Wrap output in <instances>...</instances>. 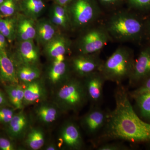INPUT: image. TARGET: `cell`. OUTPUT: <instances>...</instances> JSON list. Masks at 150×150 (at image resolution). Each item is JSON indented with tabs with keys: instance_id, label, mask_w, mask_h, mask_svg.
I'll return each mask as SVG.
<instances>
[{
	"instance_id": "277c9868",
	"label": "cell",
	"mask_w": 150,
	"mask_h": 150,
	"mask_svg": "<svg viewBox=\"0 0 150 150\" xmlns=\"http://www.w3.org/2000/svg\"><path fill=\"white\" fill-rule=\"evenodd\" d=\"M57 98L66 111H76L88 101L83 81L69 78L63 82L58 90Z\"/></svg>"
},
{
	"instance_id": "60d3db41",
	"label": "cell",
	"mask_w": 150,
	"mask_h": 150,
	"mask_svg": "<svg viewBox=\"0 0 150 150\" xmlns=\"http://www.w3.org/2000/svg\"><path fill=\"white\" fill-rule=\"evenodd\" d=\"M5 0H0V5L4 2Z\"/></svg>"
},
{
	"instance_id": "d6986e66",
	"label": "cell",
	"mask_w": 150,
	"mask_h": 150,
	"mask_svg": "<svg viewBox=\"0 0 150 150\" xmlns=\"http://www.w3.org/2000/svg\"><path fill=\"white\" fill-rule=\"evenodd\" d=\"M21 7L27 16L33 19L42 13L45 4L42 0H22Z\"/></svg>"
},
{
	"instance_id": "d6a6232c",
	"label": "cell",
	"mask_w": 150,
	"mask_h": 150,
	"mask_svg": "<svg viewBox=\"0 0 150 150\" xmlns=\"http://www.w3.org/2000/svg\"><path fill=\"white\" fill-rule=\"evenodd\" d=\"M14 145L8 139L0 137V149L2 150H13Z\"/></svg>"
},
{
	"instance_id": "ba28073f",
	"label": "cell",
	"mask_w": 150,
	"mask_h": 150,
	"mask_svg": "<svg viewBox=\"0 0 150 150\" xmlns=\"http://www.w3.org/2000/svg\"><path fill=\"white\" fill-rule=\"evenodd\" d=\"M98 54H81L76 56L71 62L73 71L79 77L83 78L99 71L103 62Z\"/></svg>"
},
{
	"instance_id": "cb8c5ba5",
	"label": "cell",
	"mask_w": 150,
	"mask_h": 150,
	"mask_svg": "<svg viewBox=\"0 0 150 150\" xmlns=\"http://www.w3.org/2000/svg\"><path fill=\"white\" fill-rule=\"evenodd\" d=\"M26 142L28 146L31 149H40L45 143L43 132L40 129H33L28 135Z\"/></svg>"
},
{
	"instance_id": "e0dca14e",
	"label": "cell",
	"mask_w": 150,
	"mask_h": 150,
	"mask_svg": "<svg viewBox=\"0 0 150 150\" xmlns=\"http://www.w3.org/2000/svg\"><path fill=\"white\" fill-rule=\"evenodd\" d=\"M24 88L23 103L30 104L40 100L43 95L42 85L36 80L27 83Z\"/></svg>"
},
{
	"instance_id": "44dd1931",
	"label": "cell",
	"mask_w": 150,
	"mask_h": 150,
	"mask_svg": "<svg viewBox=\"0 0 150 150\" xmlns=\"http://www.w3.org/2000/svg\"><path fill=\"white\" fill-rule=\"evenodd\" d=\"M11 102L17 109H21L23 105L24 88L18 84H10L6 87Z\"/></svg>"
},
{
	"instance_id": "5b68a950",
	"label": "cell",
	"mask_w": 150,
	"mask_h": 150,
	"mask_svg": "<svg viewBox=\"0 0 150 150\" xmlns=\"http://www.w3.org/2000/svg\"><path fill=\"white\" fill-rule=\"evenodd\" d=\"M70 3L71 5L68 9L70 21L76 27L91 24L100 14L92 0H71Z\"/></svg>"
},
{
	"instance_id": "4fadbf2b",
	"label": "cell",
	"mask_w": 150,
	"mask_h": 150,
	"mask_svg": "<svg viewBox=\"0 0 150 150\" xmlns=\"http://www.w3.org/2000/svg\"><path fill=\"white\" fill-rule=\"evenodd\" d=\"M19 59L25 65L36 64L39 59V53L33 40L21 41L17 50Z\"/></svg>"
},
{
	"instance_id": "ffe728a7",
	"label": "cell",
	"mask_w": 150,
	"mask_h": 150,
	"mask_svg": "<svg viewBox=\"0 0 150 150\" xmlns=\"http://www.w3.org/2000/svg\"><path fill=\"white\" fill-rule=\"evenodd\" d=\"M68 72L69 67L65 61L61 63L54 62L48 73V77L53 83H56L62 80H67L70 78Z\"/></svg>"
},
{
	"instance_id": "1f68e13d",
	"label": "cell",
	"mask_w": 150,
	"mask_h": 150,
	"mask_svg": "<svg viewBox=\"0 0 150 150\" xmlns=\"http://www.w3.org/2000/svg\"><path fill=\"white\" fill-rule=\"evenodd\" d=\"M131 4L137 8H148L150 6V0H129Z\"/></svg>"
},
{
	"instance_id": "83f0119b",
	"label": "cell",
	"mask_w": 150,
	"mask_h": 150,
	"mask_svg": "<svg viewBox=\"0 0 150 150\" xmlns=\"http://www.w3.org/2000/svg\"><path fill=\"white\" fill-rule=\"evenodd\" d=\"M97 149L98 150H128L129 148L127 146L120 143H108L99 146Z\"/></svg>"
},
{
	"instance_id": "ab89813d",
	"label": "cell",
	"mask_w": 150,
	"mask_h": 150,
	"mask_svg": "<svg viewBox=\"0 0 150 150\" xmlns=\"http://www.w3.org/2000/svg\"><path fill=\"white\" fill-rule=\"evenodd\" d=\"M148 24L146 25V31L147 32V33L148 35H149V36L150 38V20L149 22L148 23Z\"/></svg>"
},
{
	"instance_id": "b9f144b4",
	"label": "cell",
	"mask_w": 150,
	"mask_h": 150,
	"mask_svg": "<svg viewBox=\"0 0 150 150\" xmlns=\"http://www.w3.org/2000/svg\"><path fill=\"white\" fill-rule=\"evenodd\" d=\"M3 17V16H2L0 14V19L2 18Z\"/></svg>"
},
{
	"instance_id": "7c38bea8",
	"label": "cell",
	"mask_w": 150,
	"mask_h": 150,
	"mask_svg": "<svg viewBox=\"0 0 150 150\" xmlns=\"http://www.w3.org/2000/svg\"><path fill=\"white\" fill-rule=\"evenodd\" d=\"M0 77L10 84L18 83V79L12 60L5 50H0Z\"/></svg>"
},
{
	"instance_id": "7a4b0ae2",
	"label": "cell",
	"mask_w": 150,
	"mask_h": 150,
	"mask_svg": "<svg viewBox=\"0 0 150 150\" xmlns=\"http://www.w3.org/2000/svg\"><path fill=\"white\" fill-rule=\"evenodd\" d=\"M105 28L110 38L125 42L139 39L144 31L145 25L134 14L119 12L110 18Z\"/></svg>"
},
{
	"instance_id": "9c48e42d",
	"label": "cell",
	"mask_w": 150,
	"mask_h": 150,
	"mask_svg": "<svg viewBox=\"0 0 150 150\" xmlns=\"http://www.w3.org/2000/svg\"><path fill=\"white\" fill-rule=\"evenodd\" d=\"M83 79L88 101L92 105H100L103 99V87L106 81L98 71L86 76Z\"/></svg>"
},
{
	"instance_id": "f546056e",
	"label": "cell",
	"mask_w": 150,
	"mask_h": 150,
	"mask_svg": "<svg viewBox=\"0 0 150 150\" xmlns=\"http://www.w3.org/2000/svg\"><path fill=\"white\" fill-rule=\"evenodd\" d=\"M66 7L59 5L56 4V5H55L53 8V13L57 16L66 19L70 21L69 12L68 9H67Z\"/></svg>"
},
{
	"instance_id": "2e32d148",
	"label": "cell",
	"mask_w": 150,
	"mask_h": 150,
	"mask_svg": "<svg viewBox=\"0 0 150 150\" xmlns=\"http://www.w3.org/2000/svg\"><path fill=\"white\" fill-rule=\"evenodd\" d=\"M36 36L38 41L46 44L56 35V30L52 23L41 20L35 25Z\"/></svg>"
},
{
	"instance_id": "8992f818",
	"label": "cell",
	"mask_w": 150,
	"mask_h": 150,
	"mask_svg": "<svg viewBox=\"0 0 150 150\" xmlns=\"http://www.w3.org/2000/svg\"><path fill=\"white\" fill-rule=\"evenodd\" d=\"M110 38L105 27L98 26L89 30L80 40L79 50L81 54H98L107 45Z\"/></svg>"
},
{
	"instance_id": "836d02e7",
	"label": "cell",
	"mask_w": 150,
	"mask_h": 150,
	"mask_svg": "<svg viewBox=\"0 0 150 150\" xmlns=\"http://www.w3.org/2000/svg\"><path fill=\"white\" fill-rule=\"evenodd\" d=\"M6 40V38L0 33V50L6 49L7 45Z\"/></svg>"
},
{
	"instance_id": "7402d4cb",
	"label": "cell",
	"mask_w": 150,
	"mask_h": 150,
	"mask_svg": "<svg viewBox=\"0 0 150 150\" xmlns=\"http://www.w3.org/2000/svg\"><path fill=\"white\" fill-rule=\"evenodd\" d=\"M5 18L0 19V33L11 42L16 37L17 21L11 17Z\"/></svg>"
},
{
	"instance_id": "3957f363",
	"label": "cell",
	"mask_w": 150,
	"mask_h": 150,
	"mask_svg": "<svg viewBox=\"0 0 150 150\" xmlns=\"http://www.w3.org/2000/svg\"><path fill=\"white\" fill-rule=\"evenodd\" d=\"M134 62L133 51L127 47L121 46L103 62L98 71L105 81L120 84L123 81L129 79L133 71Z\"/></svg>"
},
{
	"instance_id": "4dcf8cb0",
	"label": "cell",
	"mask_w": 150,
	"mask_h": 150,
	"mask_svg": "<svg viewBox=\"0 0 150 150\" xmlns=\"http://www.w3.org/2000/svg\"><path fill=\"white\" fill-rule=\"evenodd\" d=\"M51 19L52 23L57 25L64 27H67V25L69 22L68 20L57 16L54 13L52 14Z\"/></svg>"
},
{
	"instance_id": "8fae6325",
	"label": "cell",
	"mask_w": 150,
	"mask_h": 150,
	"mask_svg": "<svg viewBox=\"0 0 150 150\" xmlns=\"http://www.w3.org/2000/svg\"><path fill=\"white\" fill-rule=\"evenodd\" d=\"M60 140L61 145L70 149H81L84 146L79 128L72 121L67 122L63 126Z\"/></svg>"
},
{
	"instance_id": "ac0fdd59",
	"label": "cell",
	"mask_w": 150,
	"mask_h": 150,
	"mask_svg": "<svg viewBox=\"0 0 150 150\" xmlns=\"http://www.w3.org/2000/svg\"><path fill=\"white\" fill-rule=\"evenodd\" d=\"M28 125L26 115L23 112L14 115L8 123V132L11 136L14 137H19L23 134Z\"/></svg>"
},
{
	"instance_id": "8d00e7d4",
	"label": "cell",
	"mask_w": 150,
	"mask_h": 150,
	"mask_svg": "<svg viewBox=\"0 0 150 150\" xmlns=\"http://www.w3.org/2000/svg\"><path fill=\"white\" fill-rule=\"evenodd\" d=\"M6 103L5 96L2 91L0 90V105L5 104Z\"/></svg>"
},
{
	"instance_id": "6da1fadb",
	"label": "cell",
	"mask_w": 150,
	"mask_h": 150,
	"mask_svg": "<svg viewBox=\"0 0 150 150\" xmlns=\"http://www.w3.org/2000/svg\"><path fill=\"white\" fill-rule=\"evenodd\" d=\"M114 96L115 108L108 112L107 122L98 139L150 142V123L143 121L134 111L127 89L118 84Z\"/></svg>"
},
{
	"instance_id": "9a60e30c",
	"label": "cell",
	"mask_w": 150,
	"mask_h": 150,
	"mask_svg": "<svg viewBox=\"0 0 150 150\" xmlns=\"http://www.w3.org/2000/svg\"><path fill=\"white\" fill-rule=\"evenodd\" d=\"M16 35L21 41L33 40L35 38V25L33 19L23 18L17 21Z\"/></svg>"
},
{
	"instance_id": "f1b7e54d",
	"label": "cell",
	"mask_w": 150,
	"mask_h": 150,
	"mask_svg": "<svg viewBox=\"0 0 150 150\" xmlns=\"http://www.w3.org/2000/svg\"><path fill=\"white\" fill-rule=\"evenodd\" d=\"M14 115V113L12 109L9 108H0V122L8 124Z\"/></svg>"
},
{
	"instance_id": "74e56055",
	"label": "cell",
	"mask_w": 150,
	"mask_h": 150,
	"mask_svg": "<svg viewBox=\"0 0 150 150\" xmlns=\"http://www.w3.org/2000/svg\"><path fill=\"white\" fill-rule=\"evenodd\" d=\"M102 2L105 3L107 4H115V3L118 2L119 0H100Z\"/></svg>"
},
{
	"instance_id": "30bf717a",
	"label": "cell",
	"mask_w": 150,
	"mask_h": 150,
	"mask_svg": "<svg viewBox=\"0 0 150 150\" xmlns=\"http://www.w3.org/2000/svg\"><path fill=\"white\" fill-rule=\"evenodd\" d=\"M150 77V47L140 53L134 62L133 71L129 79V85L134 86Z\"/></svg>"
},
{
	"instance_id": "4316f807",
	"label": "cell",
	"mask_w": 150,
	"mask_h": 150,
	"mask_svg": "<svg viewBox=\"0 0 150 150\" xmlns=\"http://www.w3.org/2000/svg\"><path fill=\"white\" fill-rule=\"evenodd\" d=\"M15 0H5L0 5V13L3 17H8L13 15L16 10Z\"/></svg>"
},
{
	"instance_id": "d590c367",
	"label": "cell",
	"mask_w": 150,
	"mask_h": 150,
	"mask_svg": "<svg viewBox=\"0 0 150 150\" xmlns=\"http://www.w3.org/2000/svg\"><path fill=\"white\" fill-rule=\"evenodd\" d=\"M54 63H61L65 61V55H59L54 58Z\"/></svg>"
},
{
	"instance_id": "603a6c76",
	"label": "cell",
	"mask_w": 150,
	"mask_h": 150,
	"mask_svg": "<svg viewBox=\"0 0 150 150\" xmlns=\"http://www.w3.org/2000/svg\"><path fill=\"white\" fill-rule=\"evenodd\" d=\"M38 118L46 123H51L56 120L58 115V110L53 105L44 104L40 105L36 110Z\"/></svg>"
},
{
	"instance_id": "7bdbcfd3",
	"label": "cell",
	"mask_w": 150,
	"mask_h": 150,
	"mask_svg": "<svg viewBox=\"0 0 150 150\" xmlns=\"http://www.w3.org/2000/svg\"><path fill=\"white\" fill-rule=\"evenodd\" d=\"M15 1H16V0H15Z\"/></svg>"
},
{
	"instance_id": "5bb4252c",
	"label": "cell",
	"mask_w": 150,
	"mask_h": 150,
	"mask_svg": "<svg viewBox=\"0 0 150 150\" xmlns=\"http://www.w3.org/2000/svg\"><path fill=\"white\" fill-rule=\"evenodd\" d=\"M70 46L69 40L63 35H57L46 44V51L51 58L59 55H65Z\"/></svg>"
},
{
	"instance_id": "d4e9b609",
	"label": "cell",
	"mask_w": 150,
	"mask_h": 150,
	"mask_svg": "<svg viewBox=\"0 0 150 150\" xmlns=\"http://www.w3.org/2000/svg\"><path fill=\"white\" fill-rule=\"evenodd\" d=\"M17 74L18 79L27 83L36 80L40 76V73L37 68L25 65L20 68Z\"/></svg>"
},
{
	"instance_id": "52a82bcc",
	"label": "cell",
	"mask_w": 150,
	"mask_h": 150,
	"mask_svg": "<svg viewBox=\"0 0 150 150\" xmlns=\"http://www.w3.org/2000/svg\"><path fill=\"white\" fill-rule=\"evenodd\" d=\"M108 117V112L102 110L100 105H92L88 112L82 118L81 123L89 136L97 135L104 128Z\"/></svg>"
},
{
	"instance_id": "f35d334b",
	"label": "cell",
	"mask_w": 150,
	"mask_h": 150,
	"mask_svg": "<svg viewBox=\"0 0 150 150\" xmlns=\"http://www.w3.org/2000/svg\"><path fill=\"white\" fill-rule=\"evenodd\" d=\"M47 150H55L56 149V146L54 145H49L46 149Z\"/></svg>"
},
{
	"instance_id": "484cf974",
	"label": "cell",
	"mask_w": 150,
	"mask_h": 150,
	"mask_svg": "<svg viewBox=\"0 0 150 150\" xmlns=\"http://www.w3.org/2000/svg\"><path fill=\"white\" fill-rule=\"evenodd\" d=\"M134 99L141 116L150 121V94L140 96Z\"/></svg>"
},
{
	"instance_id": "e575fe53",
	"label": "cell",
	"mask_w": 150,
	"mask_h": 150,
	"mask_svg": "<svg viewBox=\"0 0 150 150\" xmlns=\"http://www.w3.org/2000/svg\"><path fill=\"white\" fill-rule=\"evenodd\" d=\"M56 4L59 5L67 6L69 5L71 0H54Z\"/></svg>"
}]
</instances>
